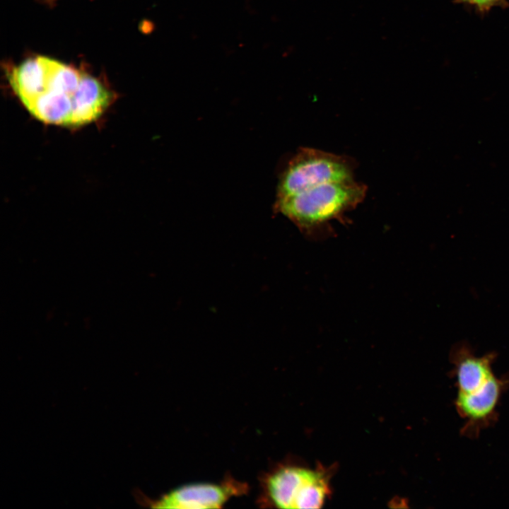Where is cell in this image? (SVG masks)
<instances>
[{
	"mask_svg": "<svg viewBox=\"0 0 509 509\" xmlns=\"http://www.w3.org/2000/svg\"><path fill=\"white\" fill-rule=\"evenodd\" d=\"M367 186L355 179L328 182L283 198L274 209L305 235L317 238L332 233L331 222L346 221L345 215L365 199Z\"/></svg>",
	"mask_w": 509,
	"mask_h": 509,
	"instance_id": "obj_1",
	"label": "cell"
},
{
	"mask_svg": "<svg viewBox=\"0 0 509 509\" xmlns=\"http://www.w3.org/2000/svg\"><path fill=\"white\" fill-rule=\"evenodd\" d=\"M245 486L235 481L223 484H191L180 486L164 495L153 504L158 508H219L231 496L242 493Z\"/></svg>",
	"mask_w": 509,
	"mask_h": 509,
	"instance_id": "obj_5",
	"label": "cell"
},
{
	"mask_svg": "<svg viewBox=\"0 0 509 509\" xmlns=\"http://www.w3.org/2000/svg\"><path fill=\"white\" fill-rule=\"evenodd\" d=\"M43 1H46V2H51L52 1H54V0H43Z\"/></svg>",
	"mask_w": 509,
	"mask_h": 509,
	"instance_id": "obj_10",
	"label": "cell"
},
{
	"mask_svg": "<svg viewBox=\"0 0 509 509\" xmlns=\"http://www.w3.org/2000/svg\"><path fill=\"white\" fill-rule=\"evenodd\" d=\"M7 76L13 90L24 105L43 88L45 69L42 57L27 59L11 68Z\"/></svg>",
	"mask_w": 509,
	"mask_h": 509,
	"instance_id": "obj_8",
	"label": "cell"
},
{
	"mask_svg": "<svg viewBox=\"0 0 509 509\" xmlns=\"http://www.w3.org/2000/svg\"><path fill=\"white\" fill-rule=\"evenodd\" d=\"M356 163L346 156L301 147L280 175L276 198H283L322 184L354 179Z\"/></svg>",
	"mask_w": 509,
	"mask_h": 509,
	"instance_id": "obj_3",
	"label": "cell"
},
{
	"mask_svg": "<svg viewBox=\"0 0 509 509\" xmlns=\"http://www.w3.org/2000/svg\"><path fill=\"white\" fill-rule=\"evenodd\" d=\"M45 77L42 91L23 105L36 119L49 124L83 126L78 90L83 72L42 57Z\"/></svg>",
	"mask_w": 509,
	"mask_h": 509,
	"instance_id": "obj_2",
	"label": "cell"
},
{
	"mask_svg": "<svg viewBox=\"0 0 509 509\" xmlns=\"http://www.w3.org/2000/svg\"><path fill=\"white\" fill-rule=\"evenodd\" d=\"M458 4L469 6L481 13H485L494 7L507 6L508 0H455Z\"/></svg>",
	"mask_w": 509,
	"mask_h": 509,
	"instance_id": "obj_9",
	"label": "cell"
},
{
	"mask_svg": "<svg viewBox=\"0 0 509 509\" xmlns=\"http://www.w3.org/2000/svg\"><path fill=\"white\" fill-rule=\"evenodd\" d=\"M509 387V375L497 378L493 375L477 390L457 392L455 406L465 422L461 429L464 436L475 438L481 430L497 420L496 408L505 390Z\"/></svg>",
	"mask_w": 509,
	"mask_h": 509,
	"instance_id": "obj_4",
	"label": "cell"
},
{
	"mask_svg": "<svg viewBox=\"0 0 509 509\" xmlns=\"http://www.w3.org/2000/svg\"><path fill=\"white\" fill-rule=\"evenodd\" d=\"M496 357L493 352L477 356L470 346L464 342L455 345L450 359L453 365L452 373L457 392L469 393L484 385L494 375L492 364Z\"/></svg>",
	"mask_w": 509,
	"mask_h": 509,
	"instance_id": "obj_7",
	"label": "cell"
},
{
	"mask_svg": "<svg viewBox=\"0 0 509 509\" xmlns=\"http://www.w3.org/2000/svg\"><path fill=\"white\" fill-rule=\"evenodd\" d=\"M323 474L299 467H283L267 480L269 498L279 508H303L313 486Z\"/></svg>",
	"mask_w": 509,
	"mask_h": 509,
	"instance_id": "obj_6",
	"label": "cell"
}]
</instances>
